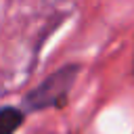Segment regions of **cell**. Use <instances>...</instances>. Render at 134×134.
Wrapping results in <instances>:
<instances>
[{"label":"cell","instance_id":"3957f363","mask_svg":"<svg viewBox=\"0 0 134 134\" xmlns=\"http://www.w3.org/2000/svg\"><path fill=\"white\" fill-rule=\"evenodd\" d=\"M132 71H134V61H132Z\"/></svg>","mask_w":134,"mask_h":134},{"label":"cell","instance_id":"7a4b0ae2","mask_svg":"<svg viewBox=\"0 0 134 134\" xmlns=\"http://www.w3.org/2000/svg\"><path fill=\"white\" fill-rule=\"evenodd\" d=\"M23 111L15 107H2L0 109V134H15L19 126L23 124Z\"/></svg>","mask_w":134,"mask_h":134},{"label":"cell","instance_id":"6da1fadb","mask_svg":"<svg viewBox=\"0 0 134 134\" xmlns=\"http://www.w3.org/2000/svg\"><path fill=\"white\" fill-rule=\"evenodd\" d=\"M80 73V65H65L50 73L42 84H38L25 98L23 107L27 111H42V109H61L67 103L69 90L73 88L75 80Z\"/></svg>","mask_w":134,"mask_h":134}]
</instances>
